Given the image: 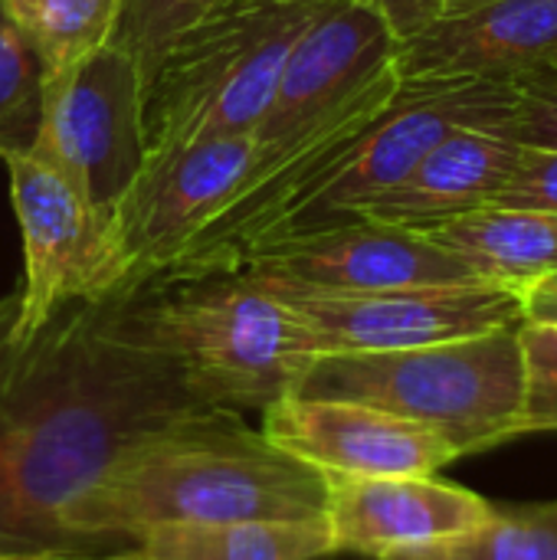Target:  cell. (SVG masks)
Instances as JSON below:
<instances>
[{
	"label": "cell",
	"mask_w": 557,
	"mask_h": 560,
	"mask_svg": "<svg viewBox=\"0 0 557 560\" xmlns=\"http://www.w3.org/2000/svg\"><path fill=\"white\" fill-rule=\"evenodd\" d=\"M236 272L322 292H384L486 282L427 233L378 220H351L279 236L256 246Z\"/></svg>",
	"instance_id": "cell-12"
},
{
	"label": "cell",
	"mask_w": 557,
	"mask_h": 560,
	"mask_svg": "<svg viewBox=\"0 0 557 560\" xmlns=\"http://www.w3.org/2000/svg\"><path fill=\"white\" fill-rule=\"evenodd\" d=\"M210 407L125 338L105 302L56 312L33 338H0V551L92 555L66 512L138 440Z\"/></svg>",
	"instance_id": "cell-1"
},
{
	"label": "cell",
	"mask_w": 557,
	"mask_h": 560,
	"mask_svg": "<svg viewBox=\"0 0 557 560\" xmlns=\"http://www.w3.org/2000/svg\"><path fill=\"white\" fill-rule=\"evenodd\" d=\"M519 148L512 128H456L437 141L404 180L361 203L351 220L427 230L486 207L512 171Z\"/></svg>",
	"instance_id": "cell-16"
},
{
	"label": "cell",
	"mask_w": 557,
	"mask_h": 560,
	"mask_svg": "<svg viewBox=\"0 0 557 560\" xmlns=\"http://www.w3.org/2000/svg\"><path fill=\"white\" fill-rule=\"evenodd\" d=\"M456 128H512L506 82H401L397 95L302 190L282 226L266 240L338 226L378 194L404 180L417 161Z\"/></svg>",
	"instance_id": "cell-6"
},
{
	"label": "cell",
	"mask_w": 557,
	"mask_h": 560,
	"mask_svg": "<svg viewBox=\"0 0 557 560\" xmlns=\"http://www.w3.org/2000/svg\"><path fill=\"white\" fill-rule=\"evenodd\" d=\"M115 328L161 358L204 404L266 410L312 368L315 345L299 315L246 272H213L105 299Z\"/></svg>",
	"instance_id": "cell-3"
},
{
	"label": "cell",
	"mask_w": 557,
	"mask_h": 560,
	"mask_svg": "<svg viewBox=\"0 0 557 560\" xmlns=\"http://www.w3.org/2000/svg\"><path fill=\"white\" fill-rule=\"evenodd\" d=\"M26 154L112 223L144 167V82L138 66L108 43L79 66L39 79V121Z\"/></svg>",
	"instance_id": "cell-7"
},
{
	"label": "cell",
	"mask_w": 557,
	"mask_h": 560,
	"mask_svg": "<svg viewBox=\"0 0 557 560\" xmlns=\"http://www.w3.org/2000/svg\"><path fill=\"white\" fill-rule=\"evenodd\" d=\"M305 3H322V0H305Z\"/></svg>",
	"instance_id": "cell-31"
},
{
	"label": "cell",
	"mask_w": 557,
	"mask_h": 560,
	"mask_svg": "<svg viewBox=\"0 0 557 560\" xmlns=\"http://www.w3.org/2000/svg\"><path fill=\"white\" fill-rule=\"evenodd\" d=\"M557 56V0H469L397 43L401 82H509Z\"/></svg>",
	"instance_id": "cell-15"
},
{
	"label": "cell",
	"mask_w": 557,
	"mask_h": 560,
	"mask_svg": "<svg viewBox=\"0 0 557 560\" xmlns=\"http://www.w3.org/2000/svg\"><path fill=\"white\" fill-rule=\"evenodd\" d=\"M56 560H144L138 551H131V555H105V558H98V555H72V558H56Z\"/></svg>",
	"instance_id": "cell-28"
},
{
	"label": "cell",
	"mask_w": 557,
	"mask_h": 560,
	"mask_svg": "<svg viewBox=\"0 0 557 560\" xmlns=\"http://www.w3.org/2000/svg\"><path fill=\"white\" fill-rule=\"evenodd\" d=\"M144 560H322L332 558L325 518L161 525L138 538Z\"/></svg>",
	"instance_id": "cell-18"
},
{
	"label": "cell",
	"mask_w": 557,
	"mask_h": 560,
	"mask_svg": "<svg viewBox=\"0 0 557 560\" xmlns=\"http://www.w3.org/2000/svg\"><path fill=\"white\" fill-rule=\"evenodd\" d=\"M325 476L276 450L236 410L200 407L128 446L66 512L92 555L161 525L322 518Z\"/></svg>",
	"instance_id": "cell-2"
},
{
	"label": "cell",
	"mask_w": 557,
	"mask_h": 560,
	"mask_svg": "<svg viewBox=\"0 0 557 560\" xmlns=\"http://www.w3.org/2000/svg\"><path fill=\"white\" fill-rule=\"evenodd\" d=\"M512 135L519 144L557 148V56L545 59L509 82Z\"/></svg>",
	"instance_id": "cell-24"
},
{
	"label": "cell",
	"mask_w": 557,
	"mask_h": 560,
	"mask_svg": "<svg viewBox=\"0 0 557 560\" xmlns=\"http://www.w3.org/2000/svg\"><path fill=\"white\" fill-rule=\"evenodd\" d=\"M420 233L460 256L479 279L522 295L557 272V213L486 203Z\"/></svg>",
	"instance_id": "cell-17"
},
{
	"label": "cell",
	"mask_w": 557,
	"mask_h": 560,
	"mask_svg": "<svg viewBox=\"0 0 557 560\" xmlns=\"http://www.w3.org/2000/svg\"><path fill=\"white\" fill-rule=\"evenodd\" d=\"M227 3L233 0H121L112 46L138 66L148 89L167 49Z\"/></svg>",
	"instance_id": "cell-21"
},
{
	"label": "cell",
	"mask_w": 557,
	"mask_h": 560,
	"mask_svg": "<svg viewBox=\"0 0 557 560\" xmlns=\"http://www.w3.org/2000/svg\"><path fill=\"white\" fill-rule=\"evenodd\" d=\"M250 167L253 135L207 138L148 158L112 217L125 269L118 295L151 285L220 213Z\"/></svg>",
	"instance_id": "cell-10"
},
{
	"label": "cell",
	"mask_w": 557,
	"mask_h": 560,
	"mask_svg": "<svg viewBox=\"0 0 557 560\" xmlns=\"http://www.w3.org/2000/svg\"><path fill=\"white\" fill-rule=\"evenodd\" d=\"M259 282L299 315L318 358L410 351L515 328L525 322V295L496 282L384 292H322L276 279Z\"/></svg>",
	"instance_id": "cell-9"
},
{
	"label": "cell",
	"mask_w": 557,
	"mask_h": 560,
	"mask_svg": "<svg viewBox=\"0 0 557 560\" xmlns=\"http://www.w3.org/2000/svg\"><path fill=\"white\" fill-rule=\"evenodd\" d=\"M0 161L23 240V279L10 299V322L0 338L26 341L66 305L115 299L125 269L115 226L59 174L26 151H10Z\"/></svg>",
	"instance_id": "cell-8"
},
{
	"label": "cell",
	"mask_w": 557,
	"mask_h": 560,
	"mask_svg": "<svg viewBox=\"0 0 557 560\" xmlns=\"http://www.w3.org/2000/svg\"><path fill=\"white\" fill-rule=\"evenodd\" d=\"M529 292H542V295H557V272H555V276H548L545 282H538L535 289H529Z\"/></svg>",
	"instance_id": "cell-29"
},
{
	"label": "cell",
	"mask_w": 557,
	"mask_h": 560,
	"mask_svg": "<svg viewBox=\"0 0 557 560\" xmlns=\"http://www.w3.org/2000/svg\"><path fill=\"white\" fill-rule=\"evenodd\" d=\"M39 121V69L0 0V158L26 151Z\"/></svg>",
	"instance_id": "cell-22"
},
{
	"label": "cell",
	"mask_w": 557,
	"mask_h": 560,
	"mask_svg": "<svg viewBox=\"0 0 557 560\" xmlns=\"http://www.w3.org/2000/svg\"><path fill=\"white\" fill-rule=\"evenodd\" d=\"M394 560H557V499L492 502L479 528Z\"/></svg>",
	"instance_id": "cell-20"
},
{
	"label": "cell",
	"mask_w": 557,
	"mask_h": 560,
	"mask_svg": "<svg viewBox=\"0 0 557 560\" xmlns=\"http://www.w3.org/2000/svg\"><path fill=\"white\" fill-rule=\"evenodd\" d=\"M322 3L233 0L181 36L144 89V161L207 138L253 135Z\"/></svg>",
	"instance_id": "cell-5"
},
{
	"label": "cell",
	"mask_w": 557,
	"mask_h": 560,
	"mask_svg": "<svg viewBox=\"0 0 557 560\" xmlns=\"http://www.w3.org/2000/svg\"><path fill=\"white\" fill-rule=\"evenodd\" d=\"M0 560H56L46 555H20V551H0Z\"/></svg>",
	"instance_id": "cell-30"
},
{
	"label": "cell",
	"mask_w": 557,
	"mask_h": 560,
	"mask_svg": "<svg viewBox=\"0 0 557 560\" xmlns=\"http://www.w3.org/2000/svg\"><path fill=\"white\" fill-rule=\"evenodd\" d=\"M368 3L384 16V23L391 26V33L401 43V39L414 36L417 30H423L427 23H433L437 16H443L469 0H368Z\"/></svg>",
	"instance_id": "cell-26"
},
{
	"label": "cell",
	"mask_w": 557,
	"mask_h": 560,
	"mask_svg": "<svg viewBox=\"0 0 557 560\" xmlns=\"http://www.w3.org/2000/svg\"><path fill=\"white\" fill-rule=\"evenodd\" d=\"M259 433L322 476H437L456 450L433 430L378 407L292 394L263 410Z\"/></svg>",
	"instance_id": "cell-13"
},
{
	"label": "cell",
	"mask_w": 557,
	"mask_h": 560,
	"mask_svg": "<svg viewBox=\"0 0 557 560\" xmlns=\"http://www.w3.org/2000/svg\"><path fill=\"white\" fill-rule=\"evenodd\" d=\"M492 502L437 476H325V525L335 555L394 560L479 528Z\"/></svg>",
	"instance_id": "cell-14"
},
{
	"label": "cell",
	"mask_w": 557,
	"mask_h": 560,
	"mask_svg": "<svg viewBox=\"0 0 557 560\" xmlns=\"http://www.w3.org/2000/svg\"><path fill=\"white\" fill-rule=\"evenodd\" d=\"M299 394L378 407L433 430L460 459L476 456L515 440L522 427L519 325L410 351L315 358Z\"/></svg>",
	"instance_id": "cell-4"
},
{
	"label": "cell",
	"mask_w": 557,
	"mask_h": 560,
	"mask_svg": "<svg viewBox=\"0 0 557 560\" xmlns=\"http://www.w3.org/2000/svg\"><path fill=\"white\" fill-rule=\"evenodd\" d=\"M525 322H535V325H557V295L525 292Z\"/></svg>",
	"instance_id": "cell-27"
},
{
	"label": "cell",
	"mask_w": 557,
	"mask_h": 560,
	"mask_svg": "<svg viewBox=\"0 0 557 560\" xmlns=\"http://www.w3.org/2000/svg\"><path fill=\"white\" fill-rule=\"evenodd\" d=\"M522 364H525V397H522V427L529 433H557V325H519Z\"/></svg>",
	"instance_id": "cell-23"
},
{
	"label": "cell",
	"mask_w": 557,
	"mask_h": 560,
	"mask_svg": "<svg viewBox=\"0 0 557 560\" xmlns=\"http://www.w3.org/2000/svg\"><path fill=\"white\" fill-rule=\"evenodd\" d=\"M3 13L49 79L112 43L121 0H3Z\"/></svg>",
	"instance_id": "cell-19"
},
{
	"label": "cell",
	"mask_w": 557,
	"mask_h": 560,
	"mask_svg": "<svg viewBox=\"0 0 557 560\" xmlns=\"http://www.w3.org/2000/svg\"><path fill=\"white\" fill-rule=\"evenodd\" d=\"M394 52L397 36L368 0H325L295 39L272 102L253 128V161L279 154L394 75Z\"/></svg>",
	"instance_id": "cell-11"
},
{
	"label": "cell",
	"mask_w": 557,
	"mask_h": 560,
	"mask_svg": "<svg viewBox=\"0 0 557 560\" xmlns=\"http://www.w3.org/2000/svg\"><path fill=\"white\" fill-rule=\"evenodd\" d=\"M489 203L557 213V148L522 144L512 171L506 174L502 187Z\"/></svg>",
	"instance_id": "cell-25"
}]
</instances>
